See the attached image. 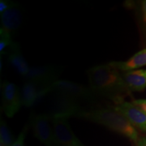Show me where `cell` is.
Masks as SVG:
<instances>
[{
  "label": "cell",
  "mask_w": 146,
  "mask_h": 146,
  "mask_svg": "<svg viewBox=\"0 0 146 146\" xmlns=\"http://www.w3.org/2000/svg\"><path fill=\"white\" fill-rule=\"evenodd\" d=\"M88 76L92 90L108 97L116 105L125 102V98L131 92L122 74L111 63L90 68Z\"/></svg>",
  "instance_id": "cell-1"
},
{
  "label": "cell",
  "mask_w": 146,
  "mask_h": 146,
  "mask_svg": "<svg viewBox=\"0 0 146 146\" xmlns=\"http://www.w3.org/2000/svg\"><path fill=\"white\" fill-rule=\"evenodd\" d=\"M79 116L105 126L110 130L127 137L134 142L139 138L137 130L123 115L115 109H99L88 112L82 111Z\"/></svg>",
  "instance_id": "cell-2"
},
{
  "label": "cell",
  "mask_w": 146,
  "mask_h": 146,
  "mask_svg": "<svg viewBox=\"0 0 146 146\" xmlns=\"http://www.w3.org/2000/svg\"><path fill=\"white\" fill-rule=\"evenodd\" d=\"M2 103L4 114L8 118H12L21 108V92L16 84L9 81H3L1 84Z\"/></svg>",
  "instance_id": "cell-3"
},
{
  "label": "cell",
  "mask_w": 146,
  "mask_h": 146,
  "mask_svg": "<svg viewBox=\"0 0 146 146\" xmlns=\"http://www.w3.org/2000/svg\"><path fill=\"white\" fill-rule=\"evenodd\" d=\"M51 84H45L26 80L21 90V105L24 107H31L47 94L51 92Z\"/></svg>",
  "instance_id": "cell-4"
},
{
  "label": "cell",
  "mask_w": 146,
  "mask_h": 146,
  "mask_svg": "<svg viewBox=\"0 0 146 146\" xmlns=\"http://www.w3.org/2000/svg\"><path fill=\"white\" fill-rule=\"evenodd\" d=\"M32 127L34 136L41 143L46 146H56L50 115L48 114L36 115L32 119Z\"/></svg>",
  "instance_id": "cell-5"
},
{
  "label": "cell",
  "mask_w": 146,
  "mask_h": 146,
  "mask_svg": "<svg viewBox=\"0 0 146 146\" xmlns=\"http://www.w3.org/2000/svg\"><path fill=\"white\" fill-rule=\"evenodd\" d=\"M68 118H52L53 131L56 146L82 145L83 144L73 133L68 123Z\"/></svg>",
  "instance_id": "cell-6"
},
{
  "label": "cell",
  "mask_w": 146,
  "mask_h": 146,
  "mask_svg": "<svg viewBox=\"0 0 146 146\" xmlns=\"http://www.w3.org/2000/svg\"><path fill=\"white\" fill-rule=\"evenodd\" d=\"M80 111L77 100L66 96L55 94V98L53 101L51 110L48 115L51 118L65 117L69 118L73 115H80Z\"/></svg>",
  "instance_id": "cell-7"
},
{
  "label": "cell",
  "mask_w": 146,
  "mask_h": 146,
  "mask_svg": "<svg viewBox=\"0 0 146 146\" xmlns=\"http://www.w3.org/2000/svg\"><path fill=\"white\" fill-rule=\"evenodd\" d=\"M113 109L123 115L136 129L146 131V113L136 105L123 102L115 105Z\"/></svg>",
  "instance_id": "cell-8"
},
{
  "label": "cell",
  "mask_w": 146,
  "mask_h": 146,
  "mask_svg": "<svg viewBox=\"0 0 146 146\" xmlns=\"http://www.w3.org/2000/svg\"><path fill=\"white\" fill-rule=\"evenodd\" d=\"M50 89L55 94L66 96L76 100L88 98L91 94L87 88L69 80H56L51 84Z\"/></svg>",
  "instance_id": "cell-9"
},
{
  "label": "cell",
  "mask_w": 146,
  "mask_h": 146,
  "mask_svg": "<svg viewBox=\"0 0 146 146\" xmlns=\"http://www.w3.org/2000/svg\"><path fill=\"white\" fill-rule=\"evenodd\" d=\"M22 21V10L20 6L15 3L9 9L1 14V28L12 35L20 29Z\"/></svg>",
  "instance_id": "cell-10"
},
{
  "label": "cell",
  "mask_w": 146,
  "mask_h": 146,
  "mask_svg": "<svg viewBox=\"0 0 146 146\" xmlns=\"http://www.w3.org/2000/svg\"><path fill=\"white\" fill-rule=\"evenodd\" d=\"M57 72L56 69L49 66L42 67H33L29 68V72L24 77L26 80L36 81L45 84H52L57 80Z\"/></svg>",
  "instance_id": "cell-11"
},
{
  "label": "cell",
  "mask_w": 146,
  "mask_h": 146,
  "mask_svg": "<svg viewBox=\"0 0 146 146\" xmlns=\"http://www.w3.org/2000/svg\"><path fill=\"white\" fill-rule=\"evenodd\" d=\"M127 86L131 91L141 92L146 89V70L136 69L122 73Z\"/></svg>",
  "instance_id": "cell-12"
},
{
  "label": "cell",
  "mask_w": 146,
  "mask_h": 146,
  "mask_svg": "<svg viewBox=\"0 0 146 146\" xmlns=\"http://www.w3.org/2000/svg\"><path fill=\"white\" fill-rule=\"evenodd\" d=\"M111 64L119 71L128 72L146 66V48L136 53L124 62H111Z\"/></svg>",
  "instance_id": "cell-13"
},
{
  "label": "cell",
  "mask_w": 146,
  "mask_h": 146,
  "mask_svg": "<svg viewBox=\"0 0 146 146\" xmlns=\"http://www.w3.org/2000/svg\"><path fill=\"white\" fill-rule=\"evenodd\" d=\"M8 60L11 65L13 68H15V70L21 76H23V78L29 72L30 67L29 66L24 55L21 54L18 45L16 43H14V45L8 51Z\"/></svg>",
  "instance_id": "cell-14"
},
{
  "label": "cell",
  "mask_w": 146,
  "mask_h": 146,
  "mask_svg": "<svg viewBox=\"0 0 146 146\" xmlns=\"http://www.w3.org/2000/svg\"><path fill=\"white\" fill-rule=\"evenodd\" d=\"M10 129L3 119L0 122V146H11L14 143Z\"/></svg>",
  "instance_id": "cell-15"
},
{
  "label": "cell",
  "mask_w": 146,
  "mask_h": 146,
  "mask_svg": "<svg viewBox=\"0 0 146 146\" xmlns=\"http://www.w3.org/2000/svg\"><path fill=\"white\" fill-rule=\"evenodd\" d=\"M15 42H12L11 34L1 28L0 29V53H5L6 50H10Z\"/></svg>",
  "instance_id": "cell-16"
},
{
  "label": "cell",
  "mask_w": 146,
  "mask_h": 146,
  "mask_svg": "<svg viewBox=\"0 0 146 146\" xmlns=\"http://www.w3.org/2000/svg\"><path fill=\"white\" fill-rule=\"evenodd\" d=\"M27 132V127H25L24 129L21 131L20 135L16 138L14 143L11 146H25V136Z\"/></svg>",
  "instance_id": "cell-17"
},
{
  "label": "cell",
  "mask_w": 146,
  "mask_h": 146,
  "mask_svg": "<svg viewBox=\"0 0 146 146\" xmlns=\"http://www.w3.org/2000/svg\"><path fill=\"white\" fill-rule=\"evenodd\" d=\"M14 3H15L9 1V0H1L0 1V12H1V14L7 9H9Z\"/></svg>",
  "instance_id": "cell-18"
},
{
  "label": "cell",
  "mask_w": 146,
  "mask_h": 146,
  "mask_svg": "<svg viewBox=\"0 0 146 146\" xmlns=\"http://www.w3.org/2000/svg\"><path fill=\"white\" fill-rule=\"evenodd\" d=\"M132 103L134 105H136V106H138L139 108H141L144 112L146 113V99L134 100L132 102Z\"/></svg>",
  "instance_id": "cell-19"
},
{
  "label": "cell",
  "mask_w": 146,
  "mask_h": 146,
  "mask_svg": "<svg viewBox=\"0 0 146 146\" xmlns=\"http://www.w3.org/2000/svg\"><path fill=\"white\" fill-rule=\"evenodd\" d=\"M134 146H146V136L139 137L134 142Z\"/></svg>",
  "instance_id": "cell-20"
},
{
  "label": "cell",
  "mask_w": 146,
  "mask_h": 146,
  "mask_svg": "<svg viewBox=\"0 0 146 146\" xmlns=\"http://www.w3.org/2000/svg\"><path fill=\"white\" fill-rule=\"evenodd\" d=\"M142 11H143V15H144V19L146 22V1L142 2Z\"/></svg>",
  "instance_id": "cell-21"
},
{
  "label": "cell",
  "mask_w": 146,
  "mask_h": 146,
  "mask_svg": "<svg viewBox=\"0 0 146 146\" xmlns=\"http://www.w3.org/2000/svg\"><path fill=\"white\" fill-rule=\"evenodd\" d=\"M62 146H84V145H62Z\"/></svg>",
  "instance_id": "cell-22"
}]
</instances>
